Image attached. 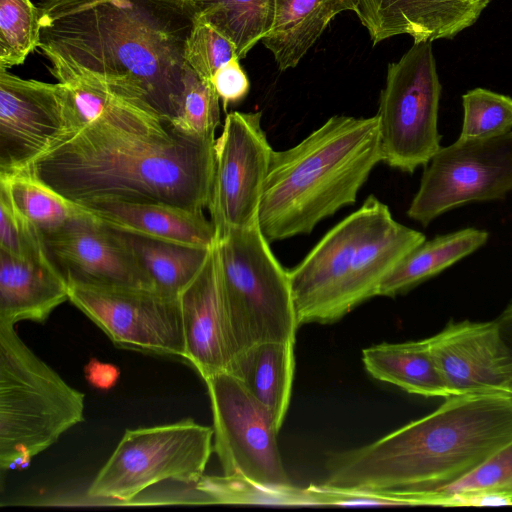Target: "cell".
<instances>
[{
  "instance_id": "6da1fadb",
  "label": "cell",
  "mask_w": 512,
  "mask_h": 512,
  "mask_svg": "<svg viewBox=\"0 0 512 512\" xmlns=\"http://www.w3.org/2000/svg\"><path fill=\"white\" fill-rule=\"evenodd\" d=\"M38 48L56 77L85 73L168 124L182 89L193 0H42Z\"/></svg>"
},
{
  "instance_id": "7a4b0ae2",
  "label": "cell",
  "mask_w": 512,
  "mask_h": 512,
  "mask_svg": "<svg viewBox=\"0 0 512 512\" xmlns=\"http://www.w3.org/2000/svg\"><path fill=\"white\" fill-rule=\"evenodd\" d=\"M215 139L173 130L166 136L142 135L91 124L26 170L77 205L114 200L203 211L210 200Z\"/></svg>"
},
{
  "instance_id": "3957f363",
  "label": "cell",
  "mask_w": 512,
  "mask_h": 512,
  "mask_svg": "<svg viewBox=\"0 0 512 512\" xmlns=\"http://www.w3.org/2000/svg\"><path fill=\"white\" fill-rule=\"evenodd\" d=\"M511 441V391L450 395L422 418L334 455L322 484L347 490L433 491L466 476Z\"/></svg>"
},
{
  "instance_id": "277c9868",
  "label": "cell",
  "mask_w": 512,
  "mask_h": 512,
  "mask_svg": "<svg viewBox=\"0 0 512 512\" xmlns=\"http://www.w3.org/2000/svg\"><path fill=\"white\" fill-rule=\"evenodd\" d=\"M381 162L377 115H335L297 145L272 154L258 223L272 243L309 234L323 219L353 205Z\"/></svg>"
},
{
  "instance_id": "5b68a950",
  "label": "cell",
  "mask_w": 512,
  "mask_h": 512,
  "mask_svg": "<svg viewBox=\"0 0 512 512\" xmlns=\"http://www.w3.org/2000/svg\"><path fill=\"white\" fill-rule=\"evenodd\" d=\"M84 421V394L0 323V468L30 460Z\"/></svg>"
},
{
  "instance_id": "8992f818",
  "label": "cell",
  "mask_w": 512,
  "mask_h": 512,
  "mask_svg": "<svg viewBox=\"0 0 512 512\" xmlns=\"http://www.w3.org/2000/svg\"><path fill=\"white\" fill-rule=\"evenodd\" d=\"M215 247L235 357L257 343L295 342L299 324L289 273L259 223L232 231Z\"/></svg>"
},
{
  "instance_id": "52a82bcc",
  "label": "cell",
  "mask_w": 512,
  "mask_h": 512,
  "mask_svg": "<svg viewBox=\"0 0 512 512\" xmlns=\"http://www.w3.org/2000/svg\"><path fill=\"white\" fill-rule=\"evenodd\" d=\"M213 428L193 419L127 429L87 490L93 499L129 502L150 486L196 484L213 452Z\"/></svg>"
},
{
  "instance_id": "ba28073f",
  "label": "cell",
  "mask_w": 512,
  "mask_h": 512,
  "mask_svg": "<svg viewBox=\"0 0 512 512\" xmlns=\"http://www.w3.org/2000/svg\"><path fill=\"white\" fill-rule=\"evenodd\" d=\"M440 97L432 42H414L387 69L376 114L381 162L406 173L428 164L441 147Z\"/></svg>"
},
{
  "instance_id": "9c48e42d",
  "label": "cell",
  "mask_w": 512,
  "mask_h": 512,
  "mask_svg": "<svg viewBox=\"0 0 512 512\" xmlns=\"http://www.w3.org/2000/svg\"><path fill=\"white\" fill-rule=\"evenodd\" d=\"M511 191L512 131L491 138L458 137L425 166L407 215L427 226L449 210L502 199Z\"/></svg>"
},
{
  "instance_id": "30bf717a",
  "label": "cell",
  "mask_w": 512,
  "mask_h": 512,
  "mask_svg": "<svg viewBox=\"0 0 512 512\" xmlns=\"http://www.w3.org/2000/svg\"><path fill=\"white\" fill-rule=\"evenodd\" d=\"M203 380L213 415V451L223 474L264 486L293 485L277 444L279 428L269 411L231 372H219Z\"/></svg>"
},
{
  "instance_id": "8fae6325",
  "label": "cell",
  "mask_w": 512,
  "mask_h": 512,
  "mask_svg": "<svg viewBox=\"0 0 512 512\" xmlns=\"http://www.w3.org/2000/svg\"><path fill=\"white\" fill-rule=\"evenodd\" d=\"M272 149L261 112L233 111L214 143V174L208 209L216 243L258 223ZM215 243V244H216Z\"/></svg>"
},
{
  "instance_id": "7c38bea8",
  "label": "cell",
  "mask_w": 512,
  "mask_h": 512,
  "mask_svg": "<svg viewBox=\"0 0 512 512\" xmlns=\"http://www.w3.org/2000/svg\"><path fill=\"white\" fill-rule=\"evenodd\" d=\"M69 301L118 347L183 359L178 297L155 289L68 282Z\"/></svg>"
},
{
  "instance_id": "4fadbf2b",
  "label": "cell",
  "mask_w": 512,
  "mask_h": 512,
  "mask_svg": "<svg viewBox=\"0 0 512 512\" xmlns=\"http://www.w3.org/2000/svg\"><path fill=\"white\" fill-rule=\"evenodd\" d=\"M78 130L65 86L0 68V176L28 169Z\"/></svg>"
},
{
  "instance_id": "5bb4252c",
  "label": "cell",
  "mask_w": 512,
  "mask_h": 512,
  "mask_svg": "<svg viewBox=\"0 0 512 512\" xmlns=\"http://www.w3.org/2000/svg\"><path fill=\"white\" fill-rule=\"evenodd\" d=\"M382 202L369 195L363 204L332 227L295 267L288 270L299 326L332 323L349 277L356 248Z\"/></svg>"
},
{
  "instance_id": "9a60e30c",
  "label": "cell",
  "mask_w": 512,
  "mask_h": 512,
  "mask_svg": "<svg viewBox=\"0 0 512 512\" xmlns=\"http://www.w3.org/2000/svg\"><path fill=\"white\" fill-rule=\"evenodd\" d=\"M43 241L67 282L154 289L124 234L90 213Z\"/></svg>"
},
{
  "instance_id": "2e32d148",
  "label": "cell",
  "mask_w": 512,
  "mask_h": 512,
  "mask_svg": "<svg viewBox=\"0 0 512 512\" xmlns=\"http://www.w3.org/2000/svg\"><path fill=\"white\" fill-rule=\"evenodd\" d=\"M425 339L451 395L509 391L512 354L496 319L450 321L441 331Z\"/></svg>"
},
{
  "instance_id": "e0dca14e",
  "label": "cell",
  "mask_w": 512,
  "mask_h": 512,
  "mask_svg": "<svg viewBox=\"0 0 512 512\" xmlns=\"http://www.w3.org/2000/svg\"><path fill=\"white\" fill-rule=\"evenodd\" d=\"M184 333L183 360L205 379L230 371L235 358L224 306L215 245L190 284L178 296Z\"/></svg>"
},
{
  "instance_id": "ac0fdd59",
  "label": "cell",
  "mask_w": 512,
  "mask_h": 512,
  "mask_svg": "<svg viewBox=\"0 0 512 512\" xmlns=\"http://www.w3.org/2000/svg\"><path fill=\"white\" fill-rule=\"evenodd\" d=\"M490 0H357L355 13L373 45L406 34L414 42L452 39L472 26Z\"/></svg>"
},
{
  "instance_id": "d6986e66",
  "label": "cell",
  "mask_w": 512,
  "mask_h": 512,
  "mask_svg": "<svg viewBox=\"0 0 512 512\" xmlns=\"http://www.w3.org/2000/svg\"><path fill=\"white\" fill-rule=\"evenodd\" d=\"M425 235L397 222L382 202L370 227L355 250L350 273L338 308L342 318L362 302L377 296L378 288L392 269Z\"/></svg>"
},
{
  "instance_id": "ffe728a7",
  "label": "cell",
  "mask_w": 512,
  "mask_h": 512,
  "mask_svg": "<svg viewBox=\"0 0 512 512\" xmlns=\"http://www.w3.org/2000/svg\"><path fill=\"white\" fill-rule=\"evenodd\" d=\"M81 206L94 218L122 233L212 248L215 231L203 211L164 203L98 200Z\"/></svg>"
},
{
  "instance_id": "44dd1931",
  "label": "cell",
  "mask_w": 512,
  "mask_h": 512,
  "mask_svg": "<svg viewBox=\"0 0 512 512\" xmlns=\"http://www.w3.org/2000/svg\"><path fill=\"white\" fill-rule=\"evenodd\" d=\"M67 300L68 282L48 254L20 258L0 250V323L44 322Z\"/></svg>"
},
{
  "instance_id": "7402d4cb",
  "label": "cell",
  "mask_w": 512,
  "mask_h": 512,
  "mask_svg": "<svg viewBox=\"0 0 512 512\" xmlns=\"http://www.w3.org/2000/svg\"><path fill=\"white\" fill-rule=\"evenodd\" d=\"M55 78L66 88L78 130L99 124L142 135L166 136L171 132L153 108L94 76L65 73Z\"/></svg>"
},
{
  "instance_id": "603a6c76",
  "label": "cell",
  "mask_w": 512,
  "mask_h": 512,
  "mask_svg": "<svg viewBox=\"0 0 512 512\" xmlns=\"http://www.w3.org/2000/svg\"><path fill=\"white\" fill-rule=\"evenodd\" d=\"M357 0H274V21L262 39L278 69L294 68L334 17L355 11Z\"/></svg>"
},
{
  "instance_id": "cb8c5ba5",
  "label": "cell",
  "mask_w": 512,
  "mask_h": 512,
  "mask_svg": "<svg viewBox=\"0 0 512 512\" xmlns=\"http://www.w3.org/2000/svg\"><path fill=\"white\" fill-rule=\"evenodd\" d=\"M294 341H267L241 351L230 371L282 426L291 399L295 370Z\"/></svg>"
},
{
  "instance_id": "d4e9b609",
  "label": "cell",
  "mask_w": 512,
  "mask_h": 512,
  "mask_svg": "<svg viewBox=\"0 0 512 512\" xmlns=\"http://www.w3.org/2000/svg\"><path fill=\"white\" fill-rule=\"evenodd\" d=\"M488 238L487 231L469 227L425 240L384 278L377 296L394 297L408 292L481 248Z\"/></svg>"
},
{
  "instance_id": "484cf974",
  "label": "cell",
  "mask_w": 512,
  "mask_h": 512,
  "mask_svg": "<svg viewBox=\"0 0 512 512\" xmlns=\"http://www.w3.org/2000/svg\"><path fill=\"white\" fill-rule=\"evenodd\" d=\"M362 361L375 379L424 397L451 395L441 378L426 339L382 343L365 348Z\"/></svg>"
},
{
  "instance_id": "4316f807",
  "label": "cell",
  "mask_w": 512,
  "mask_h": 512,
  "mask_svg": "<svg viewBox=\"0 0 512 512\" xmlns=\"http://www.w3.org/2000/svg\"><path fill=\"white\" fill-rule=\"evenodd\" d=\"M123 234L154 289L172 297L196 277L212 249Z\"/></svg>"
},
{
  "instance_id": "83f0119b",
  "label": "cell",
  "mask_w": 512,
  "mask_h": 512,
  "mask_svg": "<svg viewBox=\"0 0 512 512\" xmlns=\"http://www.w3.org/2000/svg\"><path fill=\"white\" fill-rule=\"evenodd\" d=\"M17 210L45 239L86 216L81 206L63 198L30 171L0 176Z\"/></svg>"
},
{
  "instance_id": "f1b7e54d",
  "label": "cell",
  "mask_w": 512,
  "mask_h": 512,
  "mask_svg": "<svg viewBox=\"0 0 512 512\" xmlns=\"http://www.w3.org/2000/svg\"><path fill=\"white\" fill-rule=\"evenodd\" d=\"M197 14L225 36L239 59L269 33L274 0H193Z\"/></svg>"
},
{
  "instance_id": "f546056e",
  "label": "cell",
  "mask_w": 512,
  "mask_h": 512,
  "mask_svg": "<svg viewBox=\"0 0 512 512\" xmlns=\"http://www.w3.org/2000/svg\"><path fill=\"white\" fill-rule=\"evenodd\" d=\"M194 488L207 503L311 506L306 488L264 486L241 476H203Z\"/></svg>"
},
{
  "instance_id": "4dcf8cb0",
  "label": "cell",
  "mask_w": 512,
  "mask_h": 512,
  "mask_svg": "<svg viewBox=\"0 0 512 512\" xmlns=\"http://www.w3.org/2000/svg\"><path fill=\"white\" fill-rule=\"evenodd\" d=\"M219 124L220 99L212 82L185 65L177 113L168 123L169 128L190 138L215 139Z\"/></svg>"
},
{
  "instance_id": "1f68e13d",
  "label": "cell",
  "mask_w": 512,
  "mask_h": 512,
  "mask_svg": "<svg viewBox=\"0 0 512 512\" xmlns=\"http://www.w3.org/2000/svg\"><path fill=\"white\" fill-rule=\"evenodd\" d=\"M41 15L30 0H0V68L21 65L38 48Z\"/></svg>"
},
{
  "instance_id": "d6a6232c",
  "label": "cell",
  "mask_w": 512,
  "mask_h": 512,
  "mask_svg": "<svg viewBox=\"0 0 512 512\" xmlns=\"http://www.w3.org/2000/svg\"><path fill=\"white\" fill-rule=\"evenodd\" d=\"M463 121L459 138H491L512 131V98L484 88L462 96Z\"/></svg>"
},
{
  "instance_id": "836d02e7",
  "label": "cell",
  "mask_w": 512,
  "mask_h": 512,
  "mask_svg": "<svg viewBox=\"0 0 512 512\" xmlns=\"http://www.w3.org/2000/svg\"><path fill=\"white\" fill-rule=\"evenodd\" d=\"M235 56L233 44L196 12L184 44L185 65L202 79L211 80Z\"/></svg>"
},
{
  "instance_id": "e575fe53",
  "label": "cell",
  "mask_w": 512,
  "mask_h": 512,
  "mask_svg": "<svg viewBox=\"0 0 512 512\" xmlns=\"http://www.w3.org/2000/svg\"><path fill=\"white\" fill-rule=\"evenodd\" d=\"M426 492L437 495L490 493L512 497V441L466 476Z\"/></svg>"
},
{
  "instance_id": "d590c367",
  "label": "cell",
  "mask_w": 512,
  "mask_h": 512,
  "mask_svg": "<svg viewBox=\"0 0 512 512\" xmlns=\"http://www.w3.org/2000/svg\"><path fill=\"white\" fill-rule=\"evenodd\" d=\"M0 250L20 258L46 255L43 238L17 210L0 184Z\"/></svg>"
},
{
  "instance_id": "8d00e7d4",
  "label": "cell",
  "mask_w": 512,
  "mask_h": 512,
  "mask_svg": "<svg viewBox=\"0 0 512 512\" xmlns=\"http://www.w3.org/2000/svg\"><path fill=\"white\" fill-rule=\"evenodd\" d=\"M238 57L221 66L212 76V85L222 102L223 109L242 101L248 94L250 82Z\"/></svg>"
},
{
  "instance_id": "74e56055",
  "label": "cell",
  "mask_w": 512,
  "mask_h": 512,
  "mask_svg": "<svg viewBox=\"0 0 512 512\" xmlns=\"http://www.w3.org/2000/svg\"><path fill=\"white\" fill-rule=\"evenodd\" d=\"M85 374L87 380L95 387L107 389L114 385L119 377V370L116 366L91 360L86 366Z\"/></svg>"
},
{
  "instance_id": "f35d334b",
  "label": "cell",
  "mask_w": 512,
  "mask_h": 512,
  "mask_svg": "<svg viewBox=\"0 0 512 512\" xmlns=\"http://www.w3.org/2000/svg\"><path fill=\"white\" fill-rule=\"evenodd\" d=\"M504 342L512 354V301L496 318Z\"/></svg>"
},
{
  "instance_id": "ab89813d",
  "label": "cell",
  "mask_w": 512,
  "mask_h": 512,
  "mask_svg": "<svg viewBox=\"0 0 512 512\" xmlns=\"http://www.w3.org/2000/svg\"><path fill=\"white\" fill-rule=\"evenodd\" d=\"M508 390L512 392V381L508 385Z\"/></svg>"
}]
</instances>
